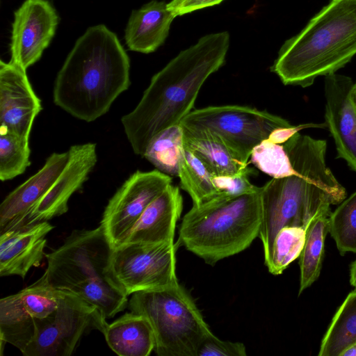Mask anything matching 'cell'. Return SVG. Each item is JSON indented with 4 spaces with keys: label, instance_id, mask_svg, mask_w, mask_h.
I'll list each match as a JSON object with an SVG mask.
<instances>
[{
    "label": "cell",
    "instance_id": "cell-1",
    "mask_svg": "<svg viewBox=\"0 0 356 356\" xmlns=\"http://www.w3.org/2000/svg\"><path fill=\"white\" fill-rule=\"evenodd\" d=\"M229 43L227 31L205 35L152 76L137 106L121 119L136 154L143 157L156 135L192 111L205 81L224 65Z\"/></svg>",
    "mask_w": 356,
    "mask_h": 356
},
{
    "label": "cell",
    "instance_id": "cell-2",
    "mask_svg": "<svg viewBox=\"0 0 356 356\" xmlns=\"http://www.w3.org/2000/svg\"><path fill=\"white\" fill-rule=\"evenodd\" d=\"M293 173L272 178L261 187L262 220L258 237L264 264L269 259L274 238L285 226L306 229L318 214L346 197V188L327 166L325 140L298 132L284 144Z\"/></svg>",
    "mask_w": 356,
    "mask_h": 356
},
{
    "label": "cell",
    "instance_id": "cell-3",
    "mask_svg": "<svg viewBox=\"0 0 356 356\" xmlns=\"http://www.w3.org/2000/svg\"><path fill=\"white\" fill-rule=\"evenodd\" d=\"M129 58L105 25L88 28L78 38L54 83V104L90 122L106 114L130 86Z\"/></svg>",
    "mask_w": 356,
    "mask_h": 356
},
{
    "label": "cell",
    "instance_id": "cell-4",
    "mask_svg": "<svg viewBox=\"0 0 356 356\" xmlns=\"http://www.w3.org/2000/svg\"><path fill=\"white\" fill-rule=\"evenodd\" d=\"M356 54V0H330L285 41L270 67L284 85L307 88L335 73Z\"/></svg>",
    "mask_w": 356,
    "mask_h": 356
},
{
    "label": "cell",
    "instance_id": "cell-5",
    "mask_svg": "<svg viewBox=\"0 0 356 356\" xmlns=\"http://www.w3.org/2000/svg\"><path fill=\"white\" fill-rule=\"evenodd\" d=\"M113 247L102 225L75 229L63 243L45 254L44 276L54 289L72 292L97 307L106 319L128 305V296L113 276Z\"/></svg>",
    "mask_w": 356,
    "mask_h": 356
},
{
    "label": "cell",
    "instance_id": "cell-6",
    "mask_svg": "<svg viewBox=\"0 0 356 356\" xmlns=\"http://www.w3.org/2000/svg\"><path fill=\"white\" fill-rule=\"evenodd\" d=\"M261 220V188L237 196L218 195L184 215L177 244L213 266L247 249L258 237Z\"/></svg>",
    "mask_w": 356,
    "mask_h": 356
},
{
    "label": "cell",
    "instance_id": "cell-7",
    "mask_svg": "<svg viewBox=\"0 0 356 356\" xmlns=\"http://www.w3.org/2000/svg\"><path fill=\"white\" fill-rule=\"evenodd\" d=\"M130 312L145 316L155 338L159 356H197L212 332L193 299L179 283L131 295Z\"/></svg>",
    "mask_w": 356,
    "mask_h": 356
},
{
    "label": "cell",
    "instance_id": "cell-8",
    "mask_svg": "<svg viewBox=\"0 0 356 356\" xmlns=\"http://www.w3.org/2000/svg\"><path fill=\"white\" fill-rule=\"evenodd\" d=\"M180 125L217 137L241 163L248 165L253 149L290 122L255 108L238 105L207 106L191 111Z\"/></svg>",
    "mask_w": 356,
    "mask_h": 356
},
{
    "label": "cell",
    "instance_id": "cell-9",
    "mask_svg": "<svg viewBox=\"0 0 356 356\" xmlns=\"http://www.w3.org/2000/svg\"><path fill=\"white\" fill-rule=\"evenodd\" d=\"M177 243H122L113 249L111 267L127 296L179 283L176 273Z\"/></svg>",
    "mask_w": 356,
    "mask_h": 356
},
{
    "label": "cell",
    "instance_id": "cell-10",
    "mask_svg": "<svg viewBox=\"0 0 356 356\" xmlns=\"http://www.w3.org/2000/svg\"><path fill=\"white\" fill-rule=\"evenodd\" d=\"M108 323L99 310L66 291L49 321L22 353L24 356H70L82 337L92 330L104 333Z\"/></svg>",
    "mask_w": 356,
    "mask_h": 356
},
{
    "label": "cell",
    "instance_id": "cell-11",
    "mask_svg": "<svg viewBox=\"0 0 356 356\" xmlns=\"http://www.w3.org/2000/svg\"><path fill=\"white\" fill-rule=\"evenodd\" d=\"M67 291L49 285L44 275L0 300V339L22 353L49 321Z\"/></svg>",
    "mask_w": 356,
    "mask_h": 356
},
{
    "label": "cell",
    "instance_id": "cell-12",
    "mask_svg": "<svg viewBox=\"0 0 356 356\" xmlns=\"http://www.w3.org/2000/svg\"><path fill=\"white\" fill-rule=\"evenodd\" d=\"M172 183L158 170H137L109 200L100 225L113 248L122 244L146 208Z\"/></svg>",
    "mask_w": 356,
    "mask_h": 356
},
{
    "label": "cell",
    "instance_id": "cell-13",
    "mask_svg": "<svg viewBox=\"0 0 356 356\" xmlns=\"http://www.w3.org/2000/svg\"><path fill=\"white\" fill-rule=\"evenodd\" d=\"M58 22V15L49 1L26 0L14 13L10 62L26 71L41 58Z\"/></svg>",
    "mask_w": 356,
    "mask_h": 356
},
{
    "label": "cell",
    "instance_id": "cell-14",
    "mask_svg": "<svg viewBox=\"0 0 356 356\" xmlns=\"http://www.w3.org/2000/svg\"><path fill=\"white\" fill-rule=\"evenodd\" d=\"M352 79L330 74L325 77V124L334 140L337 158L356 172V104Z\"/></svg>",
    "mask_w": 356,
    "mask_h": 356
},
{
    "label": "cell",
    "instance_id": "cell-15",
    "mask_svg": "<svg viewBox=\"0 0 356 356\" xmlns=\"http://www.w3.org/2000/svg\"><path fill=\"white\" fill-rule=\"evenodd\" d=\"M42 110L26 70L0 61V129L29 139L35 118Z\"/></svg>",
    "mask_w": 356,
    "mask_h": 356
},
{
    "label": "cell",
    "instance_id": "cell-16",
    "mask_svg": "<svg viewBox=\"0 0 356 356\" xmlns=\"http://www.w3.org/2000/svg\"><path fill=\"white\" fill-rule=\"evenodd\" d=\"M67 152L68 159L64 168L35 205L25 225L48 221L65 213L70 197L81 188L96 165L95 143L75 145L71 146Z\"/></svg>",
    "mask_w": 356,
    "mask_h": 356
},
{
    "label": "cell",
    "instance_id": "cell-17",
    "mask_svg": "<svg viewBox=\"0 0 356 356\" xmlns=\"http://www.w3.org/2000/svg\"><path fill=\"white\" fill-rule=\"evenodd\" d=\"M68 152L53 153L44 165L10 192L0 205V234L26 225L33 209L64 168Z\"/></svg>",
    "mask_w": 356,
    "mask_h": 356
},
{
    "label": "cell",
    "instance_id": "cell-18",
    "mask_svg": "<svg viewBox=\"0 0 356 356\" xmlns=\"http://www.w3.org/2000/svg\"><path fill=\"white\" fill-rule=\"evenodd\" d=\"M54 226L44 221L4 232L0 235V276L24 279L45 256L47 235Z\"/></svg>",
    "mask_w": 356,
    "mask_h": 356
},
{
    "label": "cell",
    "instance_id": "cell-19",
    "mask_svg": "<svg viewBox=\"0 0 356 356\" xmlns=\"http://www.w3.org/2000/svg\"><path fill=\"white\" fill-rule=\"evenodd\" d=\"M182 209L179 189L170 184L146 208L122 243L174 242Z\"/></svg>",
    "mask_w": 356,
    "mask_h": 356
},
{
    "label": "cell",
    "instance_id": "cell-20",
    "mask_svg": "<svg viewBox=\"0 0 356 356\" xmlns=\"http://www.w3.org/2000/svg\"><path fill=\"white\" fill-rule=\"evenodd\" d=\"M175 17L163 1L153 0L133 10L125 29L127 47L143 54L155 51L164 43Z\"/></svg>",
    "mask_w": 356,
    "mask_h": 356
},
{
    "label": "cell",
    "instance_id": "cell-21",
    "mask_svg": "<svg viewBox=\"0 0 356 356\" xmlns=\"http://www.w3.org/2000/svg\"><path fill=\"white\" fill-rule=\"evenodd\" d=\"M109 348L120 356H148L155 347V338L149 321L134 312L106 325L104 332Z\"/></svg>",
    "mask_w": 356,
    "mask_h": 356
},
{
    "label": "cell",
    "instance_id": "cell-22",
    "mask_svg": "<svg viewBox=\"0 0 356 356\" xmlns=\"http://www.w3.org/2000/svg\"><path fill=\"white\" fill-rule=\"evenodd\" d=\"M182 127V126H181ZM183 128V144L192 150L214 176L251 173L248 165L239 161L214 135L204 130Z\"/></svg>",
    "mask_w": 356,
    "mask_h": 356
},
{
    "label": "cell",
    "instance_id": "cell-23",
    "mask_svg": "<svg viewBox=\"0 0 356 356\" xmlns=\"http://www.w3.org/2000/svg\"><path fill=\"white\" fill-rule=\"evenodd\" d=\"M331 209L322 211L306 227L303 249L300 255L299 294L310 286L319 277L322 267L325 241L329 232Z\"/></svg>",
    "mask_w": 356,
    "mask_h": 356
},
{
    "label": "cell",
    "instance_id": "cell-24",
    "mask_svg": "<svg viewBox=\"0 0 356 356\" xmlns=\"http://www.w3.org/2000/svg\"><path fill=\"white\" fill-rule=\"evenodd\" d=\"M356 343V289L338 308L322 339L319 356H341Z\"/></svg>",
    "mask_w": 356,
    "mask_h": 356
},
{
    "label": "cell",
    "instance_id": "cell-25",
    "mask_svg": "<svg viewBox=\"0 0 356 356\" xmlns=\"http://www.w3.org/2000/svg\"><path fill=\"white\" fill-rule=\"evenodd\" d=\"M213 177L205 163L183 144L178 177L180 187L188 193L193 206L200 205L220 195L213 184Z\"/></svg>",
    "mask_w": 356,
    "mask_h": 356
},
{
    "label": "cell",
    "instance_id": "cell-26",
    "mask_svg": "<svg viewBox=\"0 0 356 356\" xmlns=\"http://www.w3.org/2000/svg\"><path fill=\"white\" fill-rule=\"evenodd\" d=\"M182 149L183 128L179 124L156 135L149 144L143 158L159 171L170 177H178Z\"/></svg>",
    "mask_w": 356,
    "mask_h": 356
},
{
    "label": "cell",
    "instance_id": "cell-27",
    "mask_svg": "<svg viewBox=\"0 0 356 356\" xmlns=\"http://www.w3.org/2000/svg\"><path fill=\"white\" fill-rule=\"evenodd\" d=\"M306 229L298 226H285L275 235L270 255L265 264L269 273L277 275L298 257L304 247Z\"/></svg>",
    "mask_w": 356,
    "mask_h": 356
},
{
    "label": "cell",
    "instance_id": "cell-28",
    "mask_svg": "<svg viewBox=\"0 0 356 356\" xmlns=\"http://www.w3.org/2000/svg\"><path fill=\"white\" fill-rule=\"evenodd\" d=\"M29 139L0 129V179L8 181L30 165Z\"/></svg>",
    "mask_w": 356,
    "mask_h": 356
},
{
    "label": "cell",
    "instance_id": "cell-29",
    "mask_svg": "<svg viewBox=\"0 0 356 356\" xmlns=\"http://www.w3.org/2000/svg\"><path fill=\"white\" fill-rule=\"evenodd\" d=\"M329 233L341 255L356 254V191L331 213Z\"/></svg>",
    "mask_w": 356,
    "mask_h": 356
},
{
    "label": "cell",
    "instance_id": "cell-30",
    "mask_svg": "<svg viewBox=\"0 0 356 356\" xmlns=\"http://www.w3.org/2000/svg\"><path fill=\"white\" fill-rule=\"evenodd\" d=\"M250 159L259 170L272 178L289 176L294 172L283 144L268 139L253 149Z\"/></svg>",
    "mask_w": 356,
    "mask_h": 356
},
{
    "label": "cell",
    "instance_id": "cell-31",
    "mask_svg": "<svg viewBox=\"0 0 356 356\" xmlns=\"http://www.w3.org/2000/svg\"><path fill=\"white\" fill-rule=\"evenodd\" d=\"M246 355V348L243 343L222 341L211 332L202 342L197 356H245Z\"/></svg>",
    "mask_w": 356,
    "mask_h": 356
},
{
    "label": "cell",
    "instance_id": "cell-32",
    "mask_svg": "<svg viewBox=\"0 0 356 356\" xmlns=\"http://www.w3.org/2000/svg\"><path fill=\"white\" fill-rule=\"evenodd\" d=\"M249 175L242 173L232 176H214L213 182L220 195L237 196L254 193L261 187L250 181Z\"/></svg>",
    "mask_w": 356,
    "mask_h": 356
},
{
    "label": "cell",
    "instance_id": "cell-33",
    "mask_svg": "<svg viewBox=\"0 0 356 356\" xmlns=\"http://www.w3.org/2000/svg\"><path fill=\"white\" fill-rule=\"evenodd\" d=\"M223 0H172L168 9L175 16L183 15L195 10L220 3Z\"/></svg>",
    "mask_w": 356,
    "mask_h": 356
},
{
    "label": "cell",
    "instance_id": "cell-34",
    "mask_svg": "<svg viewBox=\"0 0 356 356\" xmlns=\"http://www.w3.org/2000/svg\"><path fill=\"white\" fill-rule=\"evenodd\" d=\"M350 282L356 288V259L352 263L350 268Z\"/></svg>",
    "mask_w": 356,
    "mask_h": 356
},
{
    "label": "cell",
    "instance_id": "cell-35",
    "mask_svg": "<svg viewBox=\"0 0 356 356\" xmlns=\"http://www.w3.org/2000/svg\"><path fill=\"white\" fill-rule=\"evenodd\" d=\"M341 356H356V343L348 348Z\"/></svg>",
    "mask_w": 356,
    "mask_h": 356
},
{
    "label": "cell",
    "instance_id": "cell-36",
    "mask_svg": "<svg viewBox=\"0 0 356 356\" xmlns=\"http://www.w3.org/2000/svg\"><path fill=\"white\" fill-rule=\"evenodd\" d=\"M353 95H354L355 102V104H356V82L354 83Z\"/></svg>",
    "mask_w": 356,
    "mask_h": 356
}]
</instances>
